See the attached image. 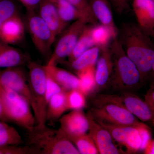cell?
Returning <instances> with one entry per match:
<instances>
[{
  "instance_id": "cell-4",
  "label": "cell",
  "mask_w": 154,
  "mask_h": 154,
  "mask_svg": "<svg viewBox=\"0 0 154 154\" xmlns=\"http://www.w3.org/2000/svg\"><path fill=\"white\" fill-rule=\"evenodd\" d=\"M91 103L89 111L99 122L130 126H134L139 122L117 101L114 95L97 94L93 97Z\"/></svg>"
},
{
  "instance_id": "cell-28",
  "label": "cell",
  "mask_w": 154,
  "mask_h": 154,
  "mask_svg": "<svg viewBox=\"0 0 154 154\" xmlns=\"http://www.w3.org/2000/svg\"><path fill=\"white\" fill-rule=\"evenodd\" d=\"M81 154H99L96 144L89 134L67 136Z\"/></svg>"
},
{
  "instance_id": "cell-25",
  "label": "cell",
  "mask_w": 154,
  "mask_h": 154,
  "mask_svg": "<svg viewBox=\"0 0 154 154\" xmlns=\"http://www.w3.org/2000/svg\"><path fill=\"white\" fill-rule=\"evenodd\" d=\"M79 81V89L85 95L91 94L96 88L95 66H91L77 72Z\"/></svg>"
},
{
  "instance_id": "cell-10",
  "label": "cell",
  "mask_w": 154,
  "mask_h": 154,
  "mask_svg": "<svg viewBox=\"0 0 154 154\" xmlns=\"http://www.w3.org/2000/svg\"><path fill=\"white\" fill-rule=\"evenodd\" d=\"M98 122L109 131L113 140L126 149V152L134 153L140 150L141 140L135 125H117Z\"/></svg>"
},
{
  "instance_id": "cell-1",
  "label": "cell",
  "mask_w": 154,
  "mask_h": 154,
  "mask_svg": "<svg viewBox=\"0 0 154 154\" xmlns=\"http://www.w3.org/2000/svg\"><path fill=\"white\" fill-rule=\"evenodd\" d=\"M117 37L144 82L149 78L154 61V44L150 36L138 25L124 23L118 29Z\"/></svg>"
},
{
  "instance_id": "cell-42",
  "label": "cell",
  "mask_w": 154,
  "mask_h": 154,
  "mask_svg": "<svg viewBox=\"0 0 154 154\" xmlns=\"http://www.w3.org/2000/svg\"><path fill=\"white\" fill-rule=\"evenodd\" d=\"M152 121L153 122V123L154 125V117H153V118L152 120Z\"/></svg>"
},
{
  "instance_id": "cell-14",
  "label": "cell",
  "mask_w": 154,
  "mask_h": 154,
  "mask_svg": "<svg viewBox=\"0 0 154 154\" xmlns=\"http://www.w3.org/2000/svg\"><path fill=\"white\" fill-rule=\"evenodd\" d=\"M26 27L20 15H16L5 22L0 28V40L11 45L23 40Z\"/></svg>"
},
{
  "instance_id": "cell-6",
  "label": "cell",
  "mask_w": 154,
  "mask_h": 154,
  "mask_svg": "<svg viewBox=\"0 0 154 154\" xmlns=\"http://www.w3.org/2000/svg\"><path fill=\"white\" fill-rule=\"evenodd\" d=\"M0 94L8 121L32 132L36 126V119L30 102L22 95L1 86Z\"/></svg>"
},
{
  "instance_id": "cell-41",
  "label": "cell",
  "mask_w": 154,
  "mask_h": 154,
  "mask_svg": "<svg viewBox=\"0 0 154 154\" xmlns=\"http://www.w3.org/2000/svg\"><path fill=\"white\" fill-rule=\"evenodd\" d=\"M151 36H153V37H154V30L153 31L152 33Z\"/></svg>"
},
{
  "instance_id": "cell-7",
  "label": "cell",
  "mask_w": 154,
  "mask_h": 154,
  "mask_svg": "<svg viewBox=\"0 0 154 154\" xmlns=\"http://www.w3.org/2000/svg\"><path fill=\"white\" fill-rule=\"evenodd\" d=\"M24 21L26 30L36 49L42 55L49 56L50 57L51 47L56 38L52 30L37 11H27Z\"/></svg>"
},
{
  "instance_id": "cell-31",
  "label": "cell",
  "mask_w": 154,
  "mask_h": 154,
  "mask_svg": "<svg viewBox=\"0 0 154 154\" xmlns=\"http://www.w3.org/2000/svg\"><path fill=\"white\" fill-rule=\"evenodd\" d=\"M73 6L88 19L89 24L95 25L98 24V21L94 17L88 0H66Z\"/></svg>"
},
{
  "instance_id": "cell-9",
  "label": "cell",
  "mask_w": 154,
  "mask_h": 154,
  "mask_svg": "<svg viewBox=\"0 0 154 154\" xmlns=\"http://www.w3.org/2000/svg\"><path fill=\"white\" fill-rule=\"evenodd\" d=\"M23 66L0 69V86L25 97L32 107V99L28 83V72Z\"/></svg>"
},
{
  "instance_id": "cell-27",
  "label": "cell",
  "mask_w": 154,
  "mask_h": 154,
  "mask_svg": "<svg viewBox=\"0 0 154 154\" xmlns=\"http://www.w3.org/2000/svg\"><path fill=\"white\" fill-rule=\"evenodd\" d=\"M92 36L95 46L101 48L109 46L112 40L116 37L110 28L101 24L93 25Z\"/></svg>"
},
{
  "instance_id": "cell-34",
  "label": "cell",
  "mask_w": 154,
  "mask_h": 154,
  "mask_svg": "<svg viewBox=\"0 0 154 154\" xmlns=\"http://www.w3.org/2000/svg\"><path fill=\"white\" fill-rule=\"evenodd\" d=\"M140 135L141 140L140 150H144L151 140V134L148 127L141 122H139L135 125Z\"/></svg>"
},
{
  "instance_id": "cell-38",
  "label": "cell",
  "mask_w": 154,
  "mask_h": 154,
  "mask_svg": "<svg viewBox=\"0 0 154 154\" xmlns=\"http://www.w3.org/2000/svg\"><path fill=\"white\" fill-rule=\"evenodd\" d=\"M0 120L4 122H8L6 117L5 110H4V105L2 99L0 94Z\"/></svg>"
},
{
  "instance_id": "cell-17",
  "label": "cell",
  "mask_w": 154,
  "mask_h": 154,
  "mask_svg": "<svg viewBox=\"0 0 154 154\" xmlns=\"http://www.w3.org/2000/svg\"><path fill=\"white\" fill-rule=\"evenodd\" d=\"M30 57L19 48L0 40V69L27 66Z\"/></svg>"
},
{
  "instance_id": "cell-8",
  "label": "cell",
  "mask_w": 154,
  "mask_h": 154,
  "mask_svg": "<svg viewBox=\"0 0 154 154\" xmlns=\"http://www.w3.org/2000/svg\"><path fill=\"white\" fill-rule=\"evenodd\" d=\"M88 24L84 20H77L67 27L61 33L46 65L57 66L58 63L64 62L65 59L71 54L80 35Z\"/></svg>"
},
{
  "instance_id": "cell-21",
  "label": "cell",
  "mask_w": 154,
  "mask_h": 154,
  "mask_svg": "<svg viewBox=\"0 0 154 154\" xmlns=\"http://www.w3.org/2000/svg\"><path fill=\"white\" fill-rule=\"evenodd\" d=\"M66 91H63L53 96L47 103L46 122L58 121L67 110Z\"/></svg>"
},
{
  "instance_id": "cell-37",
  "label": "cell",
  "mask_w": 154,
  "mask_h": 154,
  "mask_svg": "<svg viewBox=\"0 0 154 154\" xmlns=\"http://www.w3.org/2000/svg\"><path fill=\"white\" fill-rule=\"evenodd\" d=\"M148 91L145 96V102L148 105L152 111L154 117V85Z\"/></svg>"
},
{
  "instance_id": "cell-26",
  "label": "cell",
  "mask_w": 154,
  "mask_h": 154,
  "mask_svg": "<svg viewBox=\"0 0 154 154\" xmlns=\"http://www.w3.org/2000/svg\"><path fill=\"white\" fill-rule=\"evenodd\" d=\"M22 136L16 128L0 120V146L21 145Z\"/></svg>"
},
{
  "instance_id": "cell-12",
  "label": "cell",
  "mask_w": 154,
  "mask_h": 154,
  "mask_svg": "<svg viewBox=\"0 0 154 154\" xmlns=\"http://www.w3.org/2000/svg\"><path fill=\"white\" fill-rule=\"evenodd\" d=\"M116 99L122 106L141 121H152L154 114L148 105L131 92H121L114 95Z\"/></svg>"
},
{
  "instance_id": "cell-29",
  "label": "cell",
  "mask_w": 154,
  "mask_h": 154,
  "mask_svg": "<svg viewBox=\"0 0 154 154\" xmlns=\"http://www.w3.org/2000/svg\"><path fill=\"white\" fill-rule=\"evenodd\" d=\"M67 106L69 110H82L86 106V96L79 89L66 91Z\"/></svg>"
},
{
  "instance_id": "cell-16",
  "label": "cell",
  "mask_w": 154,
  "mask_h": 154,
  "mask_svg": "<svg viewBox=\"0 0 154 154\" xmlns=\"http://www.w3.org/2000/svg\"><path fill=\"white\" fill-rule=\"evenodd\" d=\"M37 13L56 37L67 27L68 24L61 19L55 6L51 0H42Z\"/></svg>"
},
{
  "instance_id": "cell-5",
  "label": "cell",
  "mask_w": 154,
  "mask_h": 154,
  "mask_svg": "<svg viewBox=\"0 0 154 154\" xmlns=\"http://www.w3.org/2000/svg\"><path fill=\"white\" fill-rule=\"evenodd\" d=\"M27 66L28 85L32 99V108L36 119L35 128L40 129L47 125V73L45 66L33 61H29Z\"/></svg>"
},
{
  "instance_id": "cell-19",
  "label": "cell",
  "mask_w": 154,
  "mask_h": 154,
  "mask_svg": "<svg viewBox=\"0 0 154 154\" xmlns=\"http://www.w3.org/2000/svg\"><path fill=\"white\" fill-rule=\"evenodd\" d=\"M94 17L100 24L107 26L117 36L118 29L116 26L109 0H88Z\"/></svg>"
},
{
  "instance_id": "cell-24",
  "label": "cell",
  "mask_w": 154,
  "mask_h": 154,
  "mask_svg": "<svg viewBox=\"0 0 154 154\" xmlns=\"http://www.w3.org/2000/svg\"><path fill=\"white\" fill-rule=\"evenodd\" d=\"M93 25L88 24L80 35L77 44L71 54L69 57L68 62H71L79 57L83 53L95 46L92 36Z\"/></svg>"
},
{
  "instance_id": "cell-35",
  "label": "cell",
  "mask_w": 154,
  "mask_h": 154,
  "mask_svg": "<svg viewBox=\"0 0 154 154\" xmlns=\"http://www.w3.org/2000/svg\"><path fill=\"white\" fill-rule=\"evenodd\" d=\"M115 11L118 14H121L128 7L130 0H109Z\"/></svg>"
},
{
  "instance_id": "cell-23",
  "label": "cell",
  "mask_w": 154,
  "mask_h": 154,
  "mask_svg": "<svg viewBox=\"0 0 154 154\" xmlns=\"http://www.w3.org/2000/svg\"><path fill=\"white\" fill-rule=\"evenodd\" d=\"M100 52V48L94 46L83 53L75 60L68 63L71 68L76 72L88 67L95 66Z\"/></svg>"
},
{
  "instance_id": "cell-15",
  "label": "cell",
  "mask_w": 154,
  "mask_h": 154,
  "mask_svg": "<svg viewBox=\"0 0 154 154\" xmlns=\"http://www.w3.org/2000/svg\"><path fill=\"white\" fill-rule=\"evenodd\" d=\"M132 6L138 25L151 36L154 30V1L133 0Z\"/></svg>"
},
{
  "instance_id": "cell-2",
  "label": "cell",
  "mask_w": 154,
  "mask_h": 154,
  "mask_svg": "<svg viewBox=\"0 0 154 154\" xmlns=\"http://www.w3.org/2000/svg\"><path fill=\"white\" fill-rule=\"evenodd\" d=\"M113 70L109 84L121 92H131L142 82L139 71L125 52L117 36L109 45Z\"/></svg>"
},
{
  "instance_id": "cell-39",
  "label": "cell",
  "mask_w": 154,
  "mask_h": 154,
  "mask_svg": "<svg viewBox=\"0 0 154 154\" xmlns=\"http://www.w3.org/2000/svg\"><path fill=\"white\" fill-rule=\"evenodd\" d=\"M144 151L146 154H154V140H150Z\"/></svg>"
},
{
  "instance_id": "cell-18",
  "label": "cell",
  "mask_w": 154,
  "mask_h": 154,
  "mask_svg": "<svg viewBox=\"0 0 154 154\" xmlns=\"http://www.w3.org/2000/svg\"><path fill=\"white\" fill-rule=\"evenodd\" d=\"M113 66L109 46L101 48L100 55L95 65L96 88L102 89L109 84Z\"/></svg>"
},
{
  "instance_id": "cell-30",
  "label": "cell",
  "mask_w": 154,
  "mask_h": 154,
  "mask_svg": "<svg viewBox=\"0 0 154 154\" xmlns=\"http://www.w3.org/2000/svg\"><path fill=\"white\" fill-rule=\"evenodd\" d=\"M19 14L16 0H0V28L7 20Z\"/></svg>"
},
{
  "instance_id": "cell-20",
  "label": "cell",
  "mask_w": 154,
  "mask_h": 154,
  "mask_svg": "<svg viewBox=\"0 0 154 154\" xmlns=\"http://www.w3.org/2000/svg\"><path fill=\"white\" fill-rule=\"evenodd\" d=\"M47 74L65 91L79 89V81L77 76L57 66H45Z\"/></svg>"
},
{
  "instance_id": "cell-32",
  "label": "cell",
  "mask_w": 154,
  "mask_h": 154,
  "mask_svg": "<svg viewBox=\"0 0 154 154\" xmlns=\"http://www.w3.org/2000/svg\"><path fill=\"white\" fill-rule=\"evenodd\" d=\"M0 154H35L29 146H0Z\"/></svg>"
},
{
  "instance_id": "cell-13",
  "label": "cell",
  "mask_w": 154,
  "mask_h": 154,
  "mask_svg": "<svg viewBox=\"0 0 154 154\" xmlns=\"http://www.w3.org/2000/svg\"><path fill=\"white\" fill-rule=\"evenodd\" d=\"M60 127L67 136L86 133L89 130V122L87 114L82 110H72L63 115L58 120Z\"/></svg>"
},
{
  "instance_id": "cell-3",
  "label": "cell",
  "mask_w": 154,
  "mask_h": 154,
  "mask_svg": "<svg viewBox=\"0 0 154 154\" xmlns=\"http://www.w3.org/2000/svg\"><path fill=\"white\" fill-rule=\"evenodd\" d=\"M28 146L35 154H80L74 145L60 128L47 125L28 132Z\"/></svg>"
},
{
  "instance_id": "cell-22",
  "label": "cell",
  "mask_w": 154,
  "mask_h": 154,
  "mask_svg": "<svg viewBox=\"0 0 154 154\" xmlns=\"http://www.w3.org/2000/svg\"><path fill=\"white\" fill-rule=\"evenodd\" d=\"M51 1L55 6L60 17L64 22L69 24L71 22L84 20L89 24L86 17L66 0Z\"/></svg>"
},
{
  "instance_id": "cell-33",
  "label": "cell",
  "mask_w": 154,
  "mask_h": 154,
  "mask_svg": "<svg viewBox=\"0 0 154 154\" xmlns=\"http://www.w3.org/2000/svg\"><path fill=\"white\" fill-rule=\"evenodd\" d=\"M63 91H64L61 87L47 73L46 87V99L47 103L53 96Z\"/></svg>"
},
{
  "instance_id": "cell-36",
  "label": "cell",
  "mask_w": 154,
  "mask_h": 154,
  "mask_svg": "<svg viewBox=\"0 0 154 154\" xmlns=\"http://www.w3.org/2000/svg\"><path fill=\"white\" fill-rule=\"evenodd\" d=\"M25 7L26 11H37L42 0H17Z\"/></svg>"
},
{
  "instance_id": "cell-11",
  "label": "cell",
  "mask_w": 154,
  "mask_h": 154,
  "mask_svg": "<svg viewBox=\"0 0 154 154\" xmlns=\"http://www.w3.org/2000/svg\"><path fill=\"white\" fill-rule=\"evenodd\" d=\"M87 115L89 122V134L94 141L99 153H121L113 142V139L109 131L94 118L89 111Z\"/></svg>"
},
{
  "instance_id": "cell-40",
  "label": "cell",
  "mask_w": 154,
  "mask_h": 154,
  "mask_svg": "<svg viewBox=\"0 0 154 154\" xmlns=\"http://www.w3.org/2000/svg\"><path fill=\"white\" fill-rule=\"evenodd\" d=\"M149 78H150L151 80L152 86L154 85V61L152 66L151 71Z\"/></svg>"
}]
</instances>
